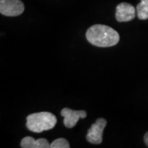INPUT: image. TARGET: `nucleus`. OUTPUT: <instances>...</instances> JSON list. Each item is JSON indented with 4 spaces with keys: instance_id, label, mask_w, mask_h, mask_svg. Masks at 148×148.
I'll return each instance as SVG.
<instances>
[{
    "instance_id": "39448f33",
    "label": "nucleus",
    "mask_w": 148,
    "mask_h": 148,
    "mask_svg": "<svg viewBox=\"0 0 148 148\" xmlns=\"http://www.w3.org/2000/svg\"><path fill=\"white\" fill-rule=\"evenodd\" d=\"M61 115L64 118L65 127L72 128L76 126L80 119H85L87 114L85 110H73L69 108H64L61 110Z\"/></svg>"
},
{
    "instance_id": "1a4fd4ad",
    "label": "nucleus",
    "mask_w": 148,
    "mask_h": 148,
    "mask_svg": "<svg viewBox=\"0 0 148 148\" xmlns=\"http://www.w3.org/2000/svg\"><path fill=\"white\" fill-rule=\"evenodd\" d=\"M69 143L65 138H58L50 143V148H69Z\"/></svg>"
},
{
    "instance_id": "6e6552de",
    "label": "nucleus",
    "mask_w": 148,
    "mask_h": 148,
    "mask_svg": "<svg viewBox=\"0 0 148 148\" xmlns=\"http://www.w3.org/2000/svg\"><path fill=\"white\" fill-rule=\"evenodd\" d=\"M137 15L140 20L148 19V0H141L136 8Z\"/></svg>"
},
{
    "instance_id": "20e7f679",
    "label": "nucleus",
    "mask_w": 148,
    "mask_h": 148,
    "mask_svg": "<svg viewBox=\"0 0 148 148\" xmlns=\"http://www.w3.org/2000/svg\"><path fill=\"white\" fill-rule=\"evenodd\" d=\"M106 124L107 121L105 119H98L88 130L86 134V140L92 144H101L103 141V132Z\"/></svg>"
},
{
    "instance_id": "0eeeda50",
    "label": "nucleus",
    "mask_w": 148,
    "mask_h": 148,
    "mask_svg": "<svg viewBox=\"0 0 148 148\" xmlns=\"http://www.w3.org/2000/svg\"><path fill=\"white\" fill-rule=\"evenodd\" d=\"M21 147L22 148H49L50 147V144L45 138L35 140L32 137H26L21 140Z\"/></svg>"
},
{
    "instance_id": "7ed1b4c3",
    "label": "nucleus",
    "mask_w": 148,
    "mask_h": 148,
    "mask_svg": "<svg viewBox=\"0 0 148 148\" xmlns=\"http://www.w3.org/2000/svg\"><path fill=\"white\" fill-rule=\"evenodd\" d=\"M24 10L25 6L21 0H0V12L4 16H19Z\"/></svg>"
},
{
    "instance_id": "f257e3e1",
    "label": "nucleus",
    "mask_w": 148,
    "mask_h": 148,
    "mask_svg": "<svg viewBox=\"0 0 148 148\" xmlns=\"http://www.w3.org/2000/svg\"><path fill=\"white\" fill-rule=\"evenodd\" d=\"M86 36L88 42L97 47L114 46L119 41V35L114 29L101 24L90 27Z\"/></svg>"
},
{
    "instance_id": "423d86ee",
    "label": "nucleus",
    "mask_w": 148,
    "mask_h": 148,
    "mask_svg": "<svg viewBox=\"0 0 148 148\" xmlns=\"http://www.w3.org/2000/svg\"><path fill=\"white\" fill-rule=\"evenodd\" d=\"M115 16L117 21L119 22L132 21L136 16L135 8L130 3H121L116 7Z\"/></svg>"
},
{
    "instance_id": "f03ea898",
    "label": "nucleus",
    "mask_w": 148,
    "mask_h": 148,
    "mask_svg": "<svg viewBox=\"0 0 148 148\" xmlns=\"http://www.w3.org/2000/svg\"><path fill=\"white\" fill-rule=\"evenodd\" d=\"M57 119L54 114L49 112L34 113L27 118V128L33 132H40L50 130L54 127Z\"/></svg>"
},
{
    "instance_id": "9d476101",
    "label": "nucleus",
    "mask_w": 148,
    "mask_h": 148,
    "mask_svg": "<svg viewBox=\"0 0 148 148\" xmlns=\"http://www.w3.org/2000/svg\"><path fill=\"white\" fill-rule=\"evenodd\" d=\"M144 142L146 143V145H147V147H148V132L145 134V136H144Z\"/></svg>"
}]
</instances>
